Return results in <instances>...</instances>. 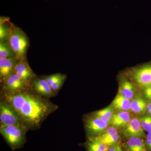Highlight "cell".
Wrapping results in <instances>:
<instances>
[{"mask_svg": "<svg viewBox=\"0 0 151 151\" xmlns=\"http://www.w3.org/2000/svg\"><path fill=\"white\" fill-rule=\"evenodd\" d=\"M1 100L16 112L28 131L39 129L48 116L58 108L48 99L36 93L31 87L17 92H1Z\"/></svg>", "mask_w": 151, "mask_h": 151, "instance_id": "cell-1", "label": "cell"}, {"mask_svg": "<svg viewBox=\"0 0 151 151\" xmlns=\"http://www.w3.org/2000/svg\"><path fill=\"white\" fill-rule=\"evenodd\" d=\"M26 128L23 125H12L0 128V132L12 150L21 148L26 142Z\"/></svg>", "mask_w": 151, "mask_h": 151, "instance_id": "cell-2", "label": "cell"}, {"mask_svg": "<svg viewBox=\"0 0 151 151\" xmlns=\"http://www.w3.org/2000/svg\"><path fill=\"white\" fill-rule=\"evenodd\" d=\"M8 41L18 59H27L29 39L21 29L14 25Z\"/></svg>", "mask_w": 151, "mask_h": 151, "instance_id": "cell-3", "label": "cell"}, {"mask_svg": "<svg viewBox=\"0 0 151 151\" xmlns=\"http://www.w3.org/2000/svg\"><path fill=\"white\" fill-rule=\"evenodd\" d=\"M23 125L16 112L4 101L0 102V128L12 126Z\"/></svg>", "mask_w": 151, "mask_h": 151, "instance_id": "cell-4", "label": "cell"}, {"mask_svg": "<svg viewBox=\"0 0 151 151\" xmlns=\"http://www.w3.org/2000/svg\"><path fill=\"white\" fill-rule=\"evenodd\" d=\"M1 84V92L6 93L17 92L30 87L14 72L9 76Z\"/></svg>", "mask_w": 151, "mask_h": 151, "instance_id": "cell-5", "label": "cell"}, {"mask_svg": "<svg viewBox=\"0 0 151 151\" xmlns=\"http://www.w3.org/2000/svg\"><path fill=\"white\" fill-rule=\"evenodd\" d=\"M30 87L36 93L47 99L55 97L57 94L42 76L35 77L32 81Z\"/></svg>", "mask_w": 151, "mask_h": 151, "instance_id": "cell-6", "label": "cell"}, {"mask_svg": "<svg viewBox=\"0 0 151 151\" xmlns=\"http://www.w3.org/2000/svg\"><path fill=\"white\" fill-rule=\"evenodd\" d=\"M108 123L92 115L85 121V128L89 138L105 132L107 129Z\"/></svg>", "mask_w": 151, "mask_h": 151, "instance_id": "cell-7", "label": "cell"}, {"mask_svg": "<svg viewBox=\"0 0 151 151\" xmlns=\"http://www.w3.org/2000/svg\"><path fill=\"white\" fill-rule=\"evenodd\" d=\"M14 72L29 86H30L32 79L36 76L31 69L27 59L18 60Z\"/></svg>", "mask_w": 151, "mask_h": 151, "instance_id": "cell-8", "label": "cell"}, {"mask_svg": "<svg viewBox=\"0 0 151 151\" xmlns=\"http://www.w3.org/2000/svg\"><path fill=\"white\" fill-rule=\"evenodd\" d=\"M140 121L134 118L132 119L126 126L122 134L127 139L132 137L142 138L145 136Z\"/></svg>", "mask_w": 151, "mask_h": 151, "instance_id": "cell-9", "label": "cell"}, {"mask_svg": "<svg viewBox=\"0 0 151 151\" xmlns=\"http://www.w3.org/2000/svg\"><path fill=\"white\" fill-rule=\"evenodd\" d=\"M18 59L16 57L0 59V81L2 83L6 78L13 73Z\"/></svg>", "mask_w": 151, "mask_h": 151, "instance_id": "cell-10", "label": "cell"}, {"mask_svg": "<svg viewBox=\"0 0 151 151\" xmlns=\"http://www.w3.org/2000/svg\"><path fill=\"white\" fill-rule=\"evenodd\" d=\"M134 79L141 86L147 87L151 85V65H147L136 70Z\"/></svg>", "mask_w": 151, "mask_h": 151, "instance_id": "cell-11", "label": "cell"}, {"mask_svg": "<svg viewBox=\"0 0 151 151\" xmlns=\"http://www.w3.org/2000/svg\"><path fill=\"white\" fill-rule=\"evenodd\" d=\"M42 77L56 94L61 89L67 78L66 75L60 73L45 76Z\"/></svg>", "mask_w": 151, "mask_h": 151, "instance_id": "cell-12", "label": "cell"}, {"mask_svg": "<svg viewBox=\"0 0 151 151\" xmlns=\"http://www.w3.org/2000/svg\"><path fill=\"white\" fill-rule=\"evenodd\" d=\"M14 24L9 18L1 17L0 19V42L8 40Z\"/></svg>", "mask_w": 151, "mask_h": 151, "instance_id": "cell-13", "label": "cell"}, {"mask_svg": "<svg viewBox=\"0 0 151 151\" xmlns=\"http://www.w3.org/2000/svg\"><path fill=\"white\" fill-rule=\"evenodd\" d=\"M131 120L129 113L127 111H122L114 114L111 124L113 127H126Z\"/></svg>", "mask_w": 151, "mask_h": 151, "instance_id": "cell-14", "label": "cell"}, {"mask_svg": "<svg viewBox=\"0 0 151 151\" xmlns=\"http://www.w3.org/2000/svg\"><path fill=\"white\" fill-rule=\"evenodd\" d=\"M127 151H146L145 144L142 138L132 137L128 139L125 145Z\"/></svg>", "mask_w": 151, "mask_h": 151, "instance_id": "cell-15", "label": "cell"}, {"mask_svg": "<svg viewBox=\"0 0 151 151\" xmlns=\"http://www.w3.org/2000/svg\"><path fill=\"white\" fill-rule=\"evenodd\" d=\"M131 101L119 94L116 96L113 102V105L116 109L125 111L131 109Z\"/></svg>", "mask_w": 151, "mask_h": 151, "instance_id": "cell-16", "label": "cell"}, {"mask_svg": "<svg viewBox=\"0 0 151 151\" xmlns=\"http://www.w3.org/2000/svg\"><path fill=\"white\" fill-rule=\"evenodd\" d=\"M119 94L127 99L131 100L134 95V87L130 81L125 80L120 86Z\"/></svg>", "mask_w": 151, "mask_h": 151, "instance_id": "cell-17", "label": "cell"}, {"mask_svg": "<svg viewBox=\"0 0 151 151\" xmlns=\"http://www.w3.org/2000/svg\"><path fill=\"white\" fill-rule=\"evenodd\" d=\"M93 115L105 123L109 124L112 121L114 114L112 108L109 107L96 111Z\"/></svg>", "mask_w": 151, "mask_h": 151, "instance_id": "cell-18", "label": "cell"}, {"mask_svg": "<svg viewBox=\"0 0 151 151\" xmlns=\"http://www.w3.org/2000/svg\"><path fill=\"white\" fill-rule=\"evenodd\" d=\"M147 107L145 101L140 97L135 98L131 103V109L136 114L143 113Z\"/></svg>", "mask_w": 151, "mask_h": 151, "instance_id": "cell-19", "label": "cell"}, {"mask_svg": "<svg viewBox=\"0 0 151 151\" xmlns=\"http://www.w3.org/2000/svg\"><path fill=\"white\" fill-rule=\"evenodd\" d=\"M16 57L8 41L0 42V59Z\"/></svg>", "mask_w": 151, "mask_h": 151, "instance_id": "cell-20", "label": "cell"}, {"mask_svg": "<svg viewBox=\"0 0 151 151\" xmlns=\"http://www.w3.org/2000/svg\"><path fill=\"white\" fill-rule=\"evenodd\" d=\"M98 140L106 144L107 145L111 147L113 145L117 144L119 139V134H114L108 136V137H102L100 136L95 137Z\"/></svg>", "mask_w": 151, "mask_h": 151, "instance_id": "cell-21", "label": "cell"}, {"mask_svg": "<svg viewBox=\"0 0 151 151\" xmlns=\"http://www.w3.org/2000/svg\"><path fill=\"white\" fill-rule=\"evenodd\" d=\"M140 122L143 129L147 132H151V117L148 116L143 117L141 119Z\"/></svg>", "mask_w": 151, "mask_h": 151, "instance_id": "cell-22", "label": "cell"}, {"mask_svg": "<svg viewBox=\"0 0 151 151\" xmlns=\"http://www.w3.org/2000/svg\"><path fill=\"white\" fill-rule=\"evenodd\" d=\"M108 151H123V150L119 145L116 144L110 147Z\"/></svg>", "mask_w": 151, "mask_h": 151, "instance_id": "cell-23", "label": "cell"}, {"mask_svg": "<svg viewBox=\"0 0 151 151\" xmlns=\"http://www.w3.org/2000/svg\"><path fill=\"white\" fill-rule=\"evenodd\" d=\"M145 93L146 98L151 100V85L146 87Z\"/></svg>", "mask_w": 151, "mask_h": 151, "instance_id": "cell-24", "label": "cell"}, {"mask_svg": "<svg viewBox=\"0 0 151 151\" xmlns=\"http://www.w3.org/2000/svg\"><path fill=\"white\" fill-rule=\"evenodd\" d=\"M146 145L149 150L151 151V132H149L147 135Z\"/></svg>", "mask_w": 151, "mask_h": 151, "instance_id": "cell-25", "label": "cell"}, {"mask_svg": "<svg viewBox=\"0 0 151 151\" xmlns=\"http://www.w3.org/2000/svg\"><path fill=\"white\" fill-rule=\"evenodd\" d=\"M147 108L149 113L151 112V102L147 105Z\"/></svg>", "mask_w": 151, "mask_h": 151, "instance_id": "cell-26", "label": "cell"}, {"mask_svg": "<svg viewBox=\"0 0 151 151\" xmlns=\"http://www.w3.org/2000/svg\"><path fill=\"white\" fill-rule=\"evenodd\" d=\"M149 114H150V116L151 117V112H150V113H149Z\"/></svg>", "mask_w": 151, "mask_h": 151, "instance_id": "cell-27", "label": "cell"}]
</instances>
